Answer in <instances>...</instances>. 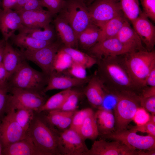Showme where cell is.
<instances>
[{
  "label": "cell",
  "mask_w": 155,
  "mask_h": 155,
  "mask_svg": "<svg viewBox=\"0 0 155 155\" xmlns=\"http://www.w3.org/2000/svg\"><path fill=\"white\" fill-rule=\"evenodd\" d=\"M121 55L97 59L98 70L96 75L109 90L130 92L139 94L141 90L131 79Z\"/></svg>",
  "instance_id": "1"
},
{
  "label": "cell",
  "mask_w": 155,
  "mask_h": 155,
  "mask_svg": "<svg viewBox=\"0 0 155 155\" xmlns=\"http://www.w3.org/2000/svg\"><path fill=\"white\" fill-rule=\"evenodd\" d=\"M123 63L134 84L141 91L146 86L147 77L155 67V52L147 50L129 52L121 55Z\"/></svg>",
  "instance_id": "2"
},
{
  "label": "cell",
  "mask_w": 155,
  "mask_h": 155,
  "mask_svg": "<svg viewBox=\"0 0 155 155\" xmlns=\"http://www.w3.org/2000/svg\"><path fill=\"white\" fill-rule=\"evenodd\" d=\"M49 77L34 69L24 61L9 78V87L43 92Z\"/></svg>",
  "instance_id": "3"
},
{
  "label": "cell",
  "mask_w": 155,
  "mask_h": 155,
  "mask_svg": "<svg viewBox=\"0 0 155 155\" xmlns=\"http://www.w3.org/2000/svg\"><path fill=\"white\" fill-rule=\"evenodd\" d=\"M27 136L44 155H60L57 144V135L44 121L35 116Z\"/></svg>",
  "instance_id": "4"
},
{
  "label": "cell",
  "mask_w": 155,
  "mask_h": 155,
  "mask_svg": "<svg viewBox=\"0 0 155 155\" xmlns=\"http://www.w3.org/2000/svg\"><path fill=\"white\" fill-rule=\"evenodd\" d=\"M116 92L118 95V100L113 110L115 119V131H120L127 129L140 105L139 94L130 92Z\"/></svg>",
  "instance_id": "5"
},
{
  "label": "cell",
  "mask_w": 155,
  "mask_h": 155,
  "mask_svg": "<svg viewBox=\"0 0 155 155\" xmlns=\"http://www.w3.org/2000/svg\"><path fill=\"white\" fill-rule=\"evenodd\" d=\"M68 22L77 37L80 33L92 24L88 8L81 0H68L65 1L60 12Z\"/></svg>",
  "instance_id": "6"
},
{
  "label": "cell",
  "mask_w": 155,
  "mask_h": 155,
  "mask_svg": "<svg viewBox=\"0 0 155 155\" xmlns=\"http://www.w3.org/2000/svg\"><path fill=\"white\" fill-rule=\"evenodd\" d=\"M9 94L5 111L25 108L37 112L46 101L44 92H35L9 87Z\"/></svg>",
  "instance_id": "7"
},
{
  "label": "cell",
  "mask_w": 155,
  "mask_h": 155,
  "mask_svg": "<svg viewBox=\"0 0 155 155\" xmlns=\"http://www.w3.org/2000/svg\"><path fill=\"white\" fill-rule=\"evenodd\" d=\"M58 41L53 42L43 48L32 51L20 50L25 59L31 61L39 66L48 77L54 71L53 63L57 53L60 49Z\"/></svg>",
  "instance_id": "8"
},
{
  "label": "cell",
  "mask_w": 155,
  "mask_h": 155,
  "mask_svg": "<svg viewBox=\"0 0 155 155\" xmlns=\"http://www.w3.org/2000/svg\"><path fill=\"white\" fill-rule=\"evenodd\" d=\"M102 136L119 141L133 150L152 151L155 149V136L140 135L130 129L114 131Z\"/></svg>",
  "instance_id": "9"
},
{
  "label": "cell",
  "mask_w": 155,
  "mask_h": 155,
  "mask_svg": "<svg viewBox=\"0 0 155 155\" xmlns=\"http://www.w3.org/2000/svg\"><path fill=\"white\" fill-rule=\"evenodd\" d=\"M92 24L100 27L122 12L119 2L94 0L88 7Z\"/></svg>",
  "instance_id": "10"
},
{
  "label": "cell",
  "mask_w": 155,
  "mask_h": 155,
  "mask_svg": "<svg viewBox=\"0 0 155 155\" xmlns=\"http://www.w3.org/2000/svg\"><path fill=\"white\" fill-rule=\"evenodd\" d=\"M84 140L75 131L69 128L57 135L60 155H86L89 149Z\"/></svg>",
  "instance_id": "11"
},
{
  "label": "cell",
  "mask_w": 155,
  "mask_h": 155,
  "mask_svg": "<svg viewBox=\"0 0 155 155\" xmlns=\"http://www.w3.org/2000/svg\"><path fill=\"white\" fill-rule=\"evenodd\" d=\"M14 111V110H10L6 111V114L0 124V138L3 148L27 136V133L16 121Z\"/></svg>",
  "instance_id": "12"
},
{
  "label": "cell",
  "mask_w": 155,
  "mask_h": 155,
  "mask_svg": "<svg viewBox=\"0 0 155 155\" xmlns=\"http://www.w3.org/2000/svg\"><path fill=\"white\" fill-rule=\"evenodd\" d=\"M86 155H139V151L130 148L121 142L95 140Z\"/></svg>",
  "instance_id": "13"
},
{
  "label": "cell",
  "mask_w": 155,
  "mask_h": 155,
  "mask_svg": "<svg viewBox=\"0 0 155 155\" xmlns=\"http://www.w3.org/2000/svg\"><path fill=\"white\" fill-rule=\"evenodd\" d=\"M96 59L122 55L131 52L116 37L98 42L89 49Z\"/></svg>",
  "instance_id": "14"
},
{
  "label": "cell",
  "mask_w": 155,
  "mask_h": 155,
  "mask_svg": "<svg viewBox=\"0 0 155 155\" xmlns=\"http://www.w3.org/2000/svg\"><path fill=\"white\" fill-rule=\"evenodd\" d=\"M133 28L148 51L153 50L155 44V27L142 12L131 22Z\"/></svg>",
  "instance_id": "15"
},
{
  "label": "cell",
  "mask_w": 155,
  "mask_h": 155,
  "mask_svg": "<svg viewBox=\"0 0 155 155\" xmlns=\"http://www.w3.org/2000/svg\"><path fill=\"white\" fill-rule=\"evenodd\" d=\"M16 11L20 15L23 26L30 28H44L50 25L53 15L43 8L32 10Z\"/></svg>",
  "instance_id": "16"
},
{
  "label": "cell",
  "mask_w": 155,
  "mask_h": 155,
  "mask_svg": "<svg viewBox=\"0 0 155 155\" xmlns=\"http://www.w3.org/2000/svg\"><path fill=\"white\" fill-rule=\"evenodd\" d=\"M23 26L21 18L16 11L11 9H0V30L5 42Z\"/></svg>",
  "instance_id": "17"
},
{
  "label": "cell",
  "mask_w": 155,
  "mask_h": 155,
  "mask_svg": "<svg viewBox=\"0 0 155 155\" xmlns=\"http://www.w3.org/2000/svg\"><path fill=\"white\" fill-rule=\"evenodd\" d=\"M106 92L105 87L96 74L89 79L84 91L89 102L93 106L98 108L102 104Z\"/></svg>",
  "instance_id": "18"
},
{
  "label": "cell",
  "mask_w": 155,
  "mask_h": 155,
  "mask_svg": "<svg viewBox=\"0 0 155 155\" xmlns=\"http://www.w3.org/2000/svg\"><path fill=\"white\" fill-rule=\"evenodd\" d=\"M2 155H44L27 136L24 139L3 148Z\"/></svg>",
  "instance_id": "19"
},
{
  "label": "cell",
  "mask_w": 155,
  "mask_h": 155,
  "mask_svg": "<svg viewBox=\"0 0 155 155\" xmlns=\"http://www.w3.org/2000/svg\"><path fill=\"white\" fill-rule=\"evenodd\" d=\"M88 78L81 79L75 78L60 76L56 74L54 71L48 78L47 86L43 91L44 93L53 90L71 88L72 87L78 86L88 82Z\"/></svg>",
  "instance_id": "20"
},
{
  "label": "cell",
  "mask_w": 155,
  "mask_h": 155,
  "mask_svg": "<svg viewBox=\"0 0 155 155\" xmlns=\"http://www.w3.org/2000/svg\"><path fill=\"white\" fill-rule=\"evenodd\" d=\"M116 37L131 52L146 50L139 37L128 21L121 28Z\"/></svg>",
  "instance_id": "21"
},
{
  "label": "cell",
  "mask_w": 155,
  "mask_h": 155,
  "mask_svg": "<svg viewBox=\"0 0 155 155\" xmlns=\"http://www.w3.org/2000/svg\"><path fill=\"white\" fill-rule=\"evenodd\" d=\"M25 59L20 51L16 50L8 41L5 42L2 63L8 80Z\"/></svg>",
  "instance_id": "22"
},
{
  "label": "cell",
  "mask_w": 155,
  "mask_h": 155,
  "mask_svg": "<svg viewBox=\"0 0 155 155\" xmlns=\"http://www.w3.org/2000/svg\"><path fill=\"white\" fill-rule=\"evenodd\" d=\"M56 31L65 46L75 48L78 43V37L67 21L61 16L54 20Z\"/></svg>",
  "instance_id": "23"
},
{
  "label": "cell",
  "mask_w": 155,
  "mask_h": 155,
  "mask_svg": "<svg viewBox=\"0 0 155 155\" xmlns=\"http://www.w3.org/2000/svg\"><path fill=\"white\" fill-rule=\"evenodd\" d=\"M122 12L100 27V32L98 42L116 37L119 32L128 21Z\"/></svg>",
  "instance_id": "24"
},
{
  "label": "cell",
  "mask_w": 155,
  "mask_h": 155,
  "mask_svg": "<svg viewBox=\"0 0 155 155\" xmlns=\"http://www.w3.org/2000/svg\"><path fill=\"white\" fill-rule=\"evenodd\" d=\"M11 38L12 42L20 50L29 51L43 48L53 42L39 40L19 32L17 34H14Z\"/></svg>",
  "instance_id": "25"
},
{
  "label": "cell",
  "mask_w": 155,
  "mask_h": 155,
  "mask_svg": "<svg viewBox=\"0 0 155 155\" xmlns=\"http://www.w3.org/2000/svg\"><path fill=\"white\" fill-rule=\"evenodd\" d=\"M94 116L99 134L103 136L115 130V119L112 111L98 109Z\"/></svg>",
  "instance_id": "26"
},
{
  "label": "cell",
  "mask_w": 155,
  "mask_h": 155,
  "mask_svg": "<svg viewBox=\"0 0 155 155\" xmlns=\"http://www.w3.org/2000/svg\"><path fill=\"white\" fill-rule=\"evenodd\" d=\"M100 32V28L91 24L79 35L78 43L83 49L89 50L98 42Z\"/></svg>",
  "instance_id": "27"
},
{
  "label": "cell",
  "mask_w": 155,
  "mask_h": 155,
  "mask_svg": "<svg viewBox=\"0 0 155 155\" xmlns=\"http://www.w3.org/2000/svg\"><path fill=\"white\" fill-rule=\"evenodd\" d=\"M61 49L70 56L73 62L81 65L86 68L97 63L96 58L75 48L65 46Z\"/></svg>",
  "instance_id": "28"
},
{
  "label": "cell",
  "mask_w": 155,
  "mask_h": 155,
  "mask_svg": "<svg viewBox=\"0 0 155 155\" xmlns=\"http://www.w3.org/2000/svg\"><path fill=\"white\" fill-rule=\"evenodd\" d=\"M73 91L71 88L65 90L51 97L46 101L37 113L59 109L66 99Z\"/></svg>",
  "instance_id": "29"
},
{
  "label": "cell",
  "mask_w": 155,
  "mask_h": 155,
  "mask_svg": "<svg viewBox=\"0 0 155 155\" xmlns=\"http://www.w3.org/2000/svg\"><path fill=\"white\" fill-rule=\"evenodd\" d=\"M18 31L42 41H53L55 37L54 30L50 25L43 28V30L40 28H30L23 26Z\"/></svg>",
  "instance_id": "30"
},
{
  "label": "cell",
  "mask_w": 155,
  "mask_h": 155,
  "mask_svg": "<svg viewBox=\"0 0 155 155\" xmlns=\"http://www.w3.org/2000/svg\"><path fill=\"white\" fill-rule=\"evenodd\" d=\"M79 133L85 140L87 139L95 140L99 135L93 112L86 118Z\"/></svg>",
  "instance_id": "31"
},
{
  "label": "cell",
  "mask_w": 155,
  "mask_h": 155,
  "mask_svg": "<svg viewBox=\"0 0 155 155\" xmlns=\"http://www.w3.org/2000/svg\"><path fill=\"white\" fill-rule=\"evenodd\" d=\"M119 3L123 13L131 22L142 12L140 7L139 0H120Z\"/></svg>",
  "instance_id": "32"
},
{
  "label": "cell",
  "mask_w": 155,
  "mask_h": 155,
  "mask_svg": "<svg viewBox=\"0 0 155 155\" xmlns=\"http://www.w3.org/2000/svg\"><path fill=\"white\" fill-rule=\"evenodd\" d=\"M33 110L21 108L14 110L15 119L21 128L27 133L35 116Z\"/></svg>",
  "instance_id": "33"
},
{
  "label": "cell",
  "mask_w": 155,
  "mask_h": 155,
  "mask_svg": "<svg viewBox=\"0 0 155 155\" xmlns=\"http://www.w3.org/2000/svg\"><path fill=\"white\" fill-rule=\"evenodd\" d=\"M73 62L70 56L61 49L55 56L53 63L54 71L61 72L70 67Z\"/></svg>",
  "instance_id": "34"
},
{
  "label": "cell",
  "mask_w": 155,
  "mask_h": 155,
  "mask_svg": "<svg viewBox=\"0 0 155 155\" xmlns=\"http://www.w3.org/2000/svg\"><path fill=\"white\" fill-rule=\"evenodd\" d=\"M93 112L92 110L90 108L75 111L69 128L79 133L80 129L86 118Z\"/></svg>",
  "instance_id": "35"
},
{
  "label": "cell",
  "mask_w": 155,
  "mask_h": 155,
  "mask_svg": "<svg viewBox=\"0 0 155 155\" xmlns=\"http://www.w3.org/2000/svg\"><path fill=\"white\" fill-rule=\"evenodd\" d=\"M80 95L79 93L73 90L61 107L58 110L65 112L75 111L78 107Z\"/></svg>",
  "instance_id": "36"
},
{
  "label": "cell",
  "mask_w": 155,
  "mask_h": 155,
  "mask_svg": "<svg viewBox=\"0 0 155 155\" xmlns=\"http://www.w3.org/2000/svg\"><path fill=\"white\" fill-rule=\"evenodd\" d=\"M106 92L102 104L98 109L112 111L115 107L118 100L117 92L111 91L106 88Z\"/></svg>",
  "instance_id": "37"
},
{
  "label": "cell",
  "mask_w": 155,
  "mask_h": 155,
  "mask_svg": "<svg viewBox=\"0 0 155 155\" xmlns=\"http://www.w3.org/2000/svg\"><path fill=\"white\" fill-rule=\"evenodd\" d=\"M65 1V0H41L42 7H46L53 15L60 12Z\"/></svg>",
  "instance_id": "38"
},
{
  "label": "cell",
  "mask_w": 155,
  "mask_h": 155,
  "mask_svg": "<svg viewBox=\"0 0 155 155\" xmlns=\"http://www.w3.org/2000/svg\"><path fill=\"white\" fill-rule=\"evenodd\" d=\"M67 112L59 110L49 111L45 117L46 120L51 125L57 127Z\"/></svg>",
  "instance_id": "39"
},
{
  "label": "cell",
  "mask_w": 155,
  "mask_h": 155,
  "mask_svg": "<svg viewBox=\"0 0 155 155\" xmlns=\"http://www.w3.org/2000/svg\"><path fill=\"white\" fill-rule=\"evenodd\" d=\"M142 5V12L148 18L155 21V0H140Z\"/></svg>",
  "instance_id": "40"
},
{
  "label": "cell",
  "mask_w": 155,
  "mask_h": 155,
  "mask_svg": "<svg viewBox=\"0 0 155 155\" xmlns=\"http://www.w3.org/2000/svg\"><path fill=\"white\" fill-rule=\"evenodd\" d=\"M150 117V115L147 111L140 106L137 109L132 121L136 125H143L149 121Z\"/></svg>",
  "instance_id": "41"
},
{
  "label": "cell",
  "mask_w": 155,
  "mask_h": 155,
  "mask_svg": "<svg viewBox=\"0 0 155 155\" xmlns=\"http://www.w3.org/2000/svg\"><path fill=\"white\" fill-rule=\"evenodd\" d=\"M86 68L84 66L73 62L69 69V72L73 77L84 79L88 78Z\"/></svg>",
  "instance_id": "42"
},
{
  "label": "cell",
  "mask_w": 155,
  "mask_h": 155,
  "mask_svg": "<svg viewBox=\"0 0 155 155\" xmlns=\"http://www.w3.org/2000/svg\"><path fill=\"white\" fill-rule=\"evenodd\" d=\"M130 130L136 133L140 132L146 133L155 136V124L149 121L143 125L132 126Z\"/></svg>",
  "instance_id": "43"
},
{
  "label": "cell",
  "mask_w": 155,
  "mask_h": 155,
  "mask_svg": "<svg viewBox=\"0 0 155 155\" xmlns=\"http://www.w3.org/2000/svg\"><path fill=\"white\" fill-rule=\"evenodd\" d=\"M140 106L152 114H155V96L144 98L139 95Z\"/></svg>",
  "instance_id": "44"
},
{
  "label": "cell",
  "mask_w": 155,
  "mask_h": 155,
  "mask_svg": "<svg viewBox=\"0 0 155 155\" xmlns=\"http://www.w3.org/2000/svg\"><path fill=\"white\" fill-rule=\"evenodd\" d=\"M8 84L0 86V116L5 112L9 96Z\"/></svg>",
  "instance_id": "45"
},
{
  "label": "cell",
  "mask_w": 155,
  "mask_h": 155,
  "mask_svg": "<svg viewBox=\"0 0 155 155\" xmlns=\"http://www.w3.org/2000/svg\"><path fill=\"white\" fill-rule=\"evenodd\" d=\"M75 111L67 112L57 127L60 129L65 130L70 127Z\"/></svg>",
  "instance_id": "46"
},
{
  "label": "cell",
  "mask_w": 155,
  "mask_h": 155,
  "mask_svg": "<svg viewBox=\"0 0 155 155\" xmlns=\"http://www.w3.org/2000/svg\"><path fill=\"white\" fill-rule=\"evenodd\" d=\"M42 8V7L41 5V0H29L19 11H30Z\"/></svg>",
  "instance_id": "47"
},
{
  "label": "cell",
  "mask_w": 155,
  "mask_h": 155,
  "mask_svg": "<svg viewBox=\"0 0 155 155\" xmlns=\"http://www.w3.org/2000/svg\"><path fill=\"white\" fill-rule=\"evenodd\" d=\"M139 94L144 98L155 96V86H146L143 88Z\"/></svg>",
  "instance_id": "48"
},
{
  "label": "cell",
  "mask_w": 155,
  "mask_h": 155,
  "mask_svg": "<svg viewBox=\"0 0 155 155\" xmlns=\"http://www.w3.org/2000/svg\"><path fill=\"white\" fill-rule=\"evenodd\" d=\"M146 86H155V67L148 74L145 81Z\"/></svg>",
  "instance_id": "49"
},
{
  "label": "cell",
  "mask_w": 155,
  "mask_h": 155,
  "mask_svg": "<svg viewBox=\"0 0 155 155\" xmlns=\"http://www.w3.org/2000/svg\"><path fill=\"white\" fill-rule=\"evenodd\" d=\"M7 73L2 63L0 64V86L8 84Z\"/></svg>",
  "instance_id": "50"
},
{
  "label": "cell",
  "mask_w": 155,
  "mask_h": 155,
  "mask_svg": "<svg viewBox=\"0 0 155 155\" xmlns=\"http://www.w3.org/2000/svg\"><path fill=\"white\" fill-rule=\"evenodd\" d=\"M17 1L18 0H3L2 2L3 9L6 10L11 9Z\"/></svg>",
  "instance_id": "51"
},
{
  "label": "cell",
  "mask_w": 155,
  "mask_h": 155,
  "mask_svg": "<svg viewBox=\"0 0 155 155\" xmlns=\"http://www.w3.org/2000/svg\"><path fill=\"white\" fill-rule=\"evenodd\" d=\"M29 0H18L11 9L15 11L20 10Z\"/></svg>",
  "instance_id": "52"
},
{
  "label": "cell",
  "mask_w": 155,
  "mask_h": 155,
  "mask_svg": "<svg viewBox=\"0 0 155 155\" xmlns=\"http://www.w3.org/2000/svg\"><path fill=\"white\" fill-rule=\"evenodd\" d=\"M5 42L4 40L0 42V64L2 63Z\"/></svg>",
  "instance_id": "53"
},
{
  "label": "cell",
  "mask_w": 155,
  "mask_h": 155,
  "mask_svg": "<svg viewBox=\"0 0 155 155\" xmlns=\"http://www.w3.org/2000/svg\"><path fill=\"white\" fill-rule=\"evenodd\" d=\"M149 122L155 124V115L152 114L150 115Z\"/></svg>",
  "instance_id": "54"
},
{
  "label": "cell",
  "mask_w": 155,
  "mask_h": 155,
  "mask_svg": "<svg viewBox=\"0 0 155 155\" xmlns=\"http://www.w3.org/2000/svg\"><path fill=\"white\" fill-rule=\"evenodd\" d=\"M2 149L3 146L1 142L0 134V155H2Z\"/></svg>",
  "instance_id": "55"
},
{
  "label": "cell",
  "mask_w": 155,
  "mask_h": 155,
  "mask_svg": "<svg viewBox=\"0 0 155 155\" xmlns=\"http://www.w3.org/2000/svg\"><path fill=\"white\" fill-rule=\"evenodd\" d=\"M82 1H83L85 3H86V2H92L94 0H81Z\"/></svg>",
  "instance_id": "56"
},
{
  "label": "cell",
  "mask_w": 155,
  "mask_h": 155,
  "mask_svg": "<svg viewBox=\"0 0 155 155\" xmlns=\"http://www.w3.org/2000/svg\"><path fill=\"white\" fill-rule=\"evenodd\" d=\"M113 1L116 2H120V0H109Z\"/></svg>",
  "instance_id": "57"
},
{
  "label": "cell",
  "mask_w": 155,
  "mask_h": 155,
  "mask_svg": "<svg viewBox=\"0 0 155 155\" xmlns=\"http://www.w3.org/2000/svg\"><path fill=\"white\" fill-rule=\"evenodd\" d=\"M1 1V0H0V2Z\"/></svg>",
  "instance_id": "58"
}]
</instances>
